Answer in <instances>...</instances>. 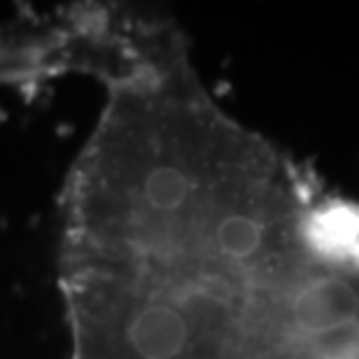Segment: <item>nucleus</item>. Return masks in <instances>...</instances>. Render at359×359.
<instances>
[{
    "instance_id": "f257e3e1",
    "label": "nucleus",
    "mask_w": 359,
    "mask_h": 359,
    "mask_svg": "<svg viewBox=\"0 0 359 359\" xmlns=\"http://www.w3.org/2000/svg\"><path fill=\"white\" fill-rule=\"evenodd\" d=\"M327 210L182 63L107 89L63 187L59 266L215 269L287 283L325 259Z\"/></svg>"
},
{
    "instance_id": "f03ea898",
    "label": "nucleus",
    "mask_w": 359,
    "mask_h": 359,
    "mask_svg": "<svg viewBox=\"0 0 359 359\" xmlns=\"http://www.w3.org/2000/svg\"><path fill=\"white\" fill-rule=\"evenodd\" d=\"M68 73L73 63L59 12L0 26V87H35Z\"/></svg>"
},
{
    "instance_id": "7ed1b4c3",
    "label": "nucleus",
    "mask_w": 359,
    "mask_h": 359,
    "mask_svg": "<svg viewBox=\"0 0 359 359\" xmlns=\"http://www.w3.org/2000/svg\"><path fill=\"white\" fill-rule=\"evenodd\" d=\"M271 359H359V320L292 336Z\"/></svg>"
}]
</instances>
